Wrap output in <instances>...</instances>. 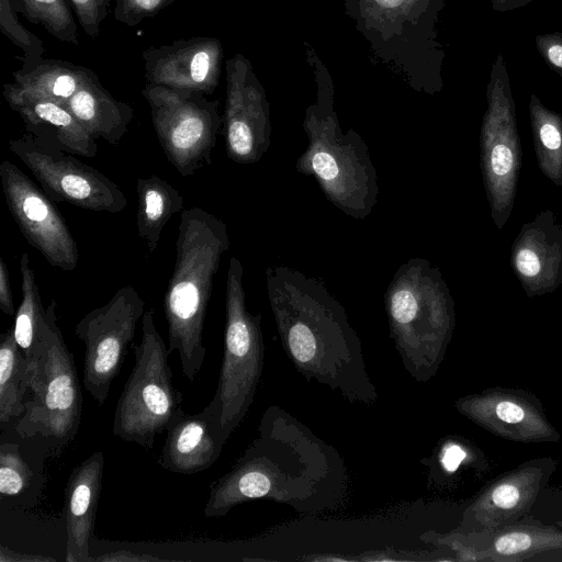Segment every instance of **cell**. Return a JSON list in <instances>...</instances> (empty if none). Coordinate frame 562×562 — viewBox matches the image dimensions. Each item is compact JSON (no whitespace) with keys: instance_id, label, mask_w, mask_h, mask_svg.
Wrapping results in <instances>:
<instances>
[{"instance_id":"d4e9b609","label":"cell","mask_w":562,"mask_h":562,"mask_svg":"<svg viewBox=\"0 0 562 562\" xmlns=\"http://www.w3.org/2000/svg\"><path fill=\"white\" fill-rule=\"evenodd\" d=\"M93 74L66 60L44 58L25 72H13V85L27 93L65 103Z\"/></svg>"},{"instance_id":"cb8c5ba5","label":"cell","mask_w":562,"mask_h":562,"mask_svg":"<svg viewBox=\"0 0 562 562\" xmlns=\"http://www.w3.org/2000/svg\"><path fill=\"white\" fill-rule=\"evenodd\" d=\"M136 193L137 232L146 243L148 251L153 254L169 220L184 210V199L173 186L155 175L139 178Z\"/></svg>"},{"instance_id":"83f0119b","label":"cell","mask_w":562,"mask_h":562,"mask_svg":"<svg viewBox=\"0 0 562 562\" xmlns=\"http://www.w3.org/2000/svg\"><path fill=\"white\" fill-rule=\"evenodd\" d=\"M20 272L22 301L15 313L13 331L19 347L30 359L42 338L46 308L42 304L36 274L27 252L20 258Z\"/></svg>"},{"instance_id":"9c48e42d","label":"cell","mask_w":562,"mask_h":562,"mask_svg":"<svg viewBox=\"0 0 562 562\" xmlns=\"http://www.w3.org/2000/svg\"><path fill=\"white\" fill-rule=\"evenodd\" d=\"M142 94L168 161L189 177L212 161L221 127L217 100L206 94L146 83Z\"/></svg>"},{"instance_id":"8fae6325","label":"cell","mask_w":562,"mask_h":562,"mask_svg":"<svg viewBox=\"0 0 562 562\" xmlns=\"http://www.w3.org/2000/svg\"><path fill=\"white\" fill-rule=\"evenodd\" d=\"M8 146L54 202L108 213L122 212L127 205L125 194L114 181L67 155L68 151L46 133L27 131L10 139Z\"/></svg>"},{"instance_id":"d590c367","label":"cell","mask_w":562,"mask_h":562,"mask_svg":"<svg viewBox=\"0 0 562 562\" xmlns=\"http://www.w3.org/2000/svg\"><path fill=\"white\" fill-rule=\"evenodd\" d=\"M0 308L5 315L15 314L9 270L3 258H0Z\"/></svg>"},{"instance_id":"7402d4cb","label":"cell","mask_w":562,"mask_h":562,"mask_svg":"<svg viewBox=\"0 0 562 562\" xmlns=\"http://www.w3.org/2000/svg\"><path fill=\"white\" fill-rule=\"evenodd\" d=\"M3 97L22 117L27 131L48 134L70 154L86 158L97 155L95 139L64 103L22 91L13 82L3 85Z\"/></svg>"},{"instance_id":"484cf974","label":"cell","mask_w":562,"mask_h":562,"mask_svg":"<svg viewBox=\"0 0 562 562\" xmlns=\"http://www.w3.org/2000/svg\"><path fill=\"white\" fill-rule=\"evenodd\" d=\"M29 391V361L19 347L13 327L0 345V422L8 424L24 413Z\"/></svg>"},{"instance_id":"3957f363","label":"cell","mask_w":562,"mask_h":562,"mask_svg":"<svg viewBox=\"0 0 562 562\" xmlns=\"http://www.w3.org/2000/svg\"><path fill=\"white\" fill-rule=\"evenodd\" d=\"M229 244L227 225L214 214L199 206L180 213L176 261L164 297V312L168 352H178L182 373L190 382L205 359L204 321L213 281Z\"/></svg>"},{"instance_id":"f35d334b","label":"cell","mask_w":562,"mask_h":562,"mask_svg":"<svg viewBox=\"0 0 562 562\" xmlns=\"http://www.w3.org/2000/svg\"><path fill=\"white\" fill-rule=\"evenodd\" d=\"M509 1H513V0H494V5H497V3L505 4V3L509 2Z\"/></svg>"},{"instance_id":"6da1fadb","label":"cell","mask_w":562,"mask_h":562,"mask_svg":"<svg viewBox=\"0 0 562 562\" xmlns=\"http://www.w3.org/2000/svg\"><path fill=\"white\" fill-rule=\"evenodd\" d=\"M348 472L338 451L277 405L269 406L257 437L233 468L214 481L206 518L226 515L255 499H272L304 514L337 509L346 498Z\"/></svg>"},{"instance_id":"f546056e","label":"cell","mask_w":562,"mask_h":562,"mask_svg":"<svg viewBox=\"0 0 562 562\" xmlns=\"http://www.w3.org/2000/svg\"><path fill=\"white\" fill-rule=\"evenodd\" d=\"M16 11L14 0H0V30L23 52V64L19 71L25 72L44 59L45 47L43 42L19 21Z\"/></svg>"},{"instance_id":"52a82bcc","label":"cell","mask_w":562,"mask_h":562,"mask_svg":"<svg viewBox=\"0 0 562 562\" xmlns=\"http://www.w3.org/2000/svg\"><path fill=\"white\" fill-rule=\"evenodd\" d=\"M243 277L240 260L232 256L226 279L223 359L215 394L207 404L220 420L225 441L248 413L263 369L261 315L247 308Z\"/></svg>"},{"instance_id":"8d00e7d4","label":"cell","mask_w":562,"mask_h":562,"mask_svg":"<svg viewBox=\"0 0 562 562\" xmlns=\"http://www.w3.org/2000/svg\"><path fill=\"white\" fill-rule=\"evenodd\" d=\"M93 561H102V562H105V561H109V562L132 561V562H134V561H165V559L146 555V554H137L134 552H128V551L123 550V551L111 552L108 554H103L101 557L93 558Z\"/></svg>"},{"instance_id":"d6986e66","label":"cell","mask_w":562,"mask_h":562,"mask_svg":"<svg viewBox=\"0 0 562 562\" xmlns=\"http://www.w3.org/2000/svg\"><path fill=\"white\" fill-rule=\"evenodd\" d=\"M510 267L529 296L555 291L562 283V223L542 211L525 223L510 249Z\"/></svg>"},{"instance_id":"5bb4252c","label":"cell","mask_w":562,"mask_h":562,"mask_svg":"<svg viewBox=\"0 0 562 562\" xmlns=\"http://www.w3.org/2000/svg\"><path fill=\"white\" fill-rule=\"evenodd\" d=\"M223 134L227 156L237 164H254L271 143L270 109L266 91L250 61L235 54L226 64Z\"/></svg>"},{"instance_id":"ba28073f","label":"cell","mask_w":562,"mask_h":562,"mask_svg":"<svg viewBox=\"0 0 562 562\" xmlns=\"http://www.w3.org/2000/svg\"><path fill=\"white\" fill-rule=\"evenodd\" d=\"M140 325V340L132 344L135 363L117 400L112 431L149 450L181 409L183 396L172 383L168 348L153 310L144 313Z\"/></svg>"},{"instance_id":"74e56055","label":"cell","mask_w":562,"mask_h":562,"mask_svg":"<svg viewBox=\"0 0 562 562\" xmlns=\"http://www.w3.org/2000/svg\"><path fill=\"white\" fill-rule=\"evenodd\" d=\"M0 560L1 561H50V558H45L41 555H19L16 552L11 550H5L3 546H1L0 550Z\"/></svg>"},{"instance_id":"9a60e30c","label":"cell","mask_w":562,"mask_h":562,"mask_svg":"<svg viewBox=\"0 0 562 562\" xmlns=\"http://www.w3.org/2000/svg\"><path fill=\"white\" fill-rule=\"evenodd\" d=\"M422 538L452 553L454 561L519 562L562 549L561 529L529 518L482 531H428Z\"/></svg>"},{"instance_id":"1f68e13d","label":"cell","mask_w":562,"mask_h":562,"mask_svg":"<svg viewBox=\"0 0 562 562\" xmlns=\"http://www.w3.org/2000/svg\"><path fill=\"white\" fill-rule=\"evenodd\" d=\"M425 0H360L361 11L374 26H393L416 12Z\"/></svg>"},{"instance_id":"603a6c76","label":"cell","mask_w":562,"mask_h":562,"mask_svg":"<svg viewBox=\"0 0 562 562\" xmlns=\"http://www.w3.org/2000/svg\"><path fill=\"white\" fill-rule=\"evenodd\" d=\"M64 104L92 138L110 145L121 142L134 117L133 108L113 98L95 74Z\"/></svg>"},{"instance_id":"e0dca14e","label":"cell","mask_w":562,"mask_h":562,"mask_svg":"<svg viewBox=\"0 0 562 562\" xmlns=\"http://www.w3.org/2000/svg\"><path fill=\"white\" fill-rule=\"evenodd\" d=\"M555 469L551 457L535 458L490 482L464 509L453 530L493 529L522 518Z\"/></svg>"},{"instance_id":"ac0fdd59","label":"cell","mask_w":562,"mask_h":562,"mask_svg":"<svg viewBox=\"0 0 562 562\" xmlns=\"http://www.w3.org/2000/svg\"><path fill=\"white\" fill-rule=\"evenodd\" d=\"M223 45L210 36L178 40L142 54L146 83L210 95L216 89Z\"/></svg>"},{"instance_id":"2e32d148","label":"cell","mask_w":562,"mask_h":562,"mask_svg":"<svg viewBox=\"0 0 562 562\" xmlns=\"http://www.w3.org/2000/svg\"><path fill=\"white\" fill-rule=\"evenodd\" d=\"M460 414L490 432L517 442H557L561 435L533 394L519 389L490 387L458 398Z\"/></svg>"},{"instance_id":"f1b7e54d","label":"cell","mask_w":562,"mask_h":562,"mask_svg":"<svg viewBox=\"0 0 562 562\" xmlns=\"http://www.w3.org/2000/svg\"><path fill=\"white\" fill-rule=\"evenodd\" d=\"M16 10L60 42L78 45V29L66 0H19Z\"/></svg>"},{"instance_id":"4dcf8cb0","label":"cell","mask_w":562,"mask_h":562,"mask_svg":"<svg viewBox=\"0 0 562 562\" xmlns=\"http://www.w3.org/2000/svg\"><path fill=\"white\" fill-rule=\"evenodd\" d=\"M33 477L31 468L22 457L19 446L3 442L0 446V494L2 497L21 495Z\"/></svg>"},{"instance_id":"e575fe53","label":"cell","mask_w":562,"mask_h":562,"mask_svg":"<svg viewBox=\"0 0 562 562\" xmlns=\"http://www.w3.org/2000/svg\"><path fill=\"white\" fill-rule=\"evenodd\" d=\"M536 45L542 58L562 77V35H540Z\"/></svg>"},{"instance_id":"44dd1931","label":"cell","mask_w":562,"mask_h":562,"mask_svg":"<svg viewBox=\"0 0 562 562\" xmlns=\"http://www.w3.org/2000/svg\"><path fill=\"white\" fill-rule=\"evenodd\" d=\"M104 456L95 451L70 473L65 488L67 562H93L90 544L102 486Z\"/></svg>"},{"instance_id":"5b68a950","label":"cell","mask_w":562,"mask_h":562,"mask_svg":"<svg viewBox=\"0 0 562 562\" xmlns=\"http://www.w3.org/2000/svg\"><path fill=\"white\" fill-rule=\"evenodd\" d=\"M303 130L307 146L296 159V170L313 177L344 214L367 218L378 202L376 170L362 137L352 128L341 131L328 82H319L317 100L305 111Z\"/></svg>"},{"instance_id":"30bf717a","label":"cell","mask_w":562,"mask_h":562,"mask_svg":"<svg viewBox=\"0 0 562 562\" xmlns=\"http://www.w3.org/2000/svg\"><path fill=\"white\" fill-rule=\"evenodd\" d=\"M480 161L491 217L502 229L510 217L521 167L515 103L502 55L487 86V109L480 133Z\"/></svg>"},{"instance_id":"8992f818","label":"cell","mask_w":562,"mask_h":562,"mask_svg":"<svg viewBox=\"0 0 562 562\" xmlns=\"http://www.w3.org/2000/svg\"><path fill=\"white\" fill-rule=\"evenodd\" d=\"M27 361V398L15 431L23 439H44L59 451L79 430L82 394L74 356L57 325L55 300L46 307L41 341Z\"/></svg>"},{"instance_id":"7c38bea8","label":"cell","mask_w":562,"mask_h":562,"mask_svg":"<svg viewBox=\"0 0 562 562\" xmlns=\"http://www.w3.org/2000/svg\"><path fill=\"white\" fill-rule=\"evenodd\" d=\"M145 302L132 285L119 289L104 305L87 313L75 334L85 345V389L103 405L113 380L120 373Z\"/></svg>"},{"instance_id":"4fadbf2b","label":"cell","mask_w":562,"mask_h":562,"mask_svg":"<svg viewBox=\"0 0 562 562\" xmlns=\"http://www.w3.org/2000/svg\"><path fill=\"white\" fill-rule=\"evenodd\" d=\"M0 179L8 209L27 243L52 267L74 270L78 247L54 201L11 161L0 164Z\"/></svg>"},{"instance_id":"ffe728a7","label":"cell","mask_w":562,"mask_h":562,"mask_svg":"<svg viewBox=\"0 0 562 562\" xmlns=\"http://www.w3.org/2000/svg\"><path fill=\"white\" fill-rule=\"evenodd\" d=\"M166 431L158 463L178 474H194L209 469L220 458L226 442L220 420L209 405L198 414L181 408Z\"/></svg>"},{"instance_id":"4316f807","label":"cell","mask_w":562,"mask_h":562,"mask_svg":"<svg viewBox=\"0 0 562 562\" xmlns=\"http://www.w3.org/2000/svg\"><path fill=\"white\" fill-rule=\"evenodd\" d=\"M529 113L533 146L541 172L555 186H562V116L531 94Z\"/></svg>"},{"instance_id":"d6a6232c","label":"cell","mask_w":562,"mask_h":562,"mask_svg":"<svg viewBox=\"0 0 562 562\" xmlns=\"http://www.w3.org/2000/svg\"><path fill=\"white\" fill-rule=\"evenodd\" d=\"M173 2L175 0H115L113 18L116 22L133 27Z\"/></svg>"},{"instance_id":"836d02e7","label":"cell","mask_w":562,"mask_h":562,"mask_svg":"<svg viewBox=\"0 0 562 562\" xmlns=\"http://www.w3.org/2000/svg\"><path fill=\"white\" fill-rule=\"evenodd\" d=\"M85 33L94 38L109 13L111 0H69Z\"/></svg>"},{"instance_id":"277c9868","label":"cell","mask_w":562,"mask_h":562,"mask_svg":"<svg viewBox=\"0 0 562 562\" xmlns=\"http://www.w3.org/2000/svg\"><path fill=\"white\" fill-rule=\"evenodd\" d=\"M390 337L407 373L432 379L452 338L456 314L450 290L438 268L412 258L394 273L384 295Z\"/></svg>"},{"instance_id":"7a4b0ae2","label":"cell","mask_w":562,"mask_h":562,"mask_svg":"<svg viewBox=\"0 0 562 562\" xmlns=\"http://www.w3.org/2000/svg\"><path fill=\"white\" fill-rule=\"evenodd\" d=\"M265 279L282 348L297 372L350 403L373 405L376 387L340 302L322 281L286 266L267 268Z\"/></svg>"}]
</instances>
